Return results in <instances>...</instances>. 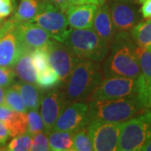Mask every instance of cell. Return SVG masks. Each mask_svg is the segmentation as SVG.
Listing matches in <instances>:
<instances>
[{
  "instance_id": "obj_9",
  "label": "cell",
  "mask_w": 151,
  "mask_h": 151,
  "mask_svg": "<svg viewBox=\"0 0 151 151\" xmlns=\"http://www.w3.org/2000/svg\"><path fill=\"white\" fill-rule=\"evenodd\" d=\"M68 104L65 92L60 85L43 92L40 104V116L47 134L53 129L58 117Z\"/></svg>"
},
{
  "instance_id": "obj_32",
  "label": "cell",
  "mask_w": 151,
  "mask_h": 151,
  "mask_svg": "<svg viewBox=\"0 0 151 151\" xmlns=\"http://www.w3.org/2000/svg\"><path fill=\"white\" fill-rule=\"evenodd\" d=\"M14 11L12 0H0V19L9 16Z\"/></svg>"
},
{
  "instance_id": "obj_13",
  "label": "cell",
  "mask_w": 151,
  "mask_h": 151,
  "mask_svg": "<svg viewBox=\"0 0 151 151\" xmlns=\"http://www.w3.org/2000/svg\"><path fill=\"white\" fill-rule=\"evenodd\" d=\"M16 32L22 47L30 51L38 48H45L53 40L44 29L33 22L19 24Z\"/></svg>"
},
{
  "instance_id": "obj_3",
  "label": "cell",
  "mask_w": 151,
  "mask_h": 151,
  "mask_svg": "<svg viewBox=\"0 0 151 151\" xmlns=\"http://www.w3.org/2000/svg\"><path fill=\"white\" fill-rule=\"evenodd\" d=\"M87 104L89 122L124 123L147 109L137 95L113 100H91Z\"/></svg>"
},
{
  "instance_id": "obj_5",
  "label": "cell",
  "mask_w": 151,
  "mask_h": 151,
  "mask_svg": "<svg viewBox=\"0 0 151 151\" xmlns=\"http://www.w3.org/2000/svg\"><path fill=\"white\" fill-rule=\"evenodd\" d=\"M151 138V111H145L121 124L118 150H141Z\"/></svg>"
},
{
  "instance_id": "obj_15",
  "label": "cell",
  "mask_w": 151,
  "mask_h": 151,
  "mask_svg": "<svg viewBox=\"0 0 151 151\" xmlns=\"http://www.w3.org/2000/svg\"><path fill=\"white\" fill-rule=\"evenodd\" d=\"M24 48L17 35L16 28L0 34V66L13 68Z\"/></svg>"
},
{
  "instance_id": "obj_30",
  "label": "cell",
  "mask_w": 151,
  "mask_h": 151,
  "mask_svg": "<svg viewBox=\"0 0 151 151\" xmlns=\"http://www.w3.org/2000/svg\"><path fill=\"white\" fill-rule=\"evenodd\" d=\"M30 150L48 151L50 150L48 134L45 132H40L32 136V145Z\"/></svg>"
},
{
  "instance_id": "obj_39",
  "label": "cell",
  "mask_w": 151,
  "mask_h": 151,
  "mask_svg": "<svg viewBox=\"0 0 151 151\" xmlns=\"http://www.w3.org/2000/svg\"><path fill=\"white\" fill-rule=\"evenodd\" d=\"M149 108H151V93H150V106H149Z\"/></svg>"
},
{
  "instance_id": "obj_40",
  "label": "cell",
  "mask_w": 151,
  "mask_h": 151,
  "mask_svg": "<svg viewBox=\"0 0 151 151\" xmlns=\"http://www.w3.org/2000/svg\"><path fill=\"white\" fill-rule=\"evenodd\" d=\"M146 49H148L149 50H150V51H151V45H149V46H148V47H147Z\"/></svg>"
},
{
  "instance_id": "obj_14",
  "label": "cell",
  "mask_w": 151,
  "mask_h": 151,
  "mask_svg": "<svg viewBox=\"0 0 151 151\" xmlns=\"http://www.w3.org/2000/svg\"><path fill=\"white\" fill-rule=\"evenodd\" d=\"M137 54L140 66V75L137 78V97L148 108L151 93V51L138 47Z\"/></svg>"
},
{
  "instance_id": "obj_19",
  "label": "cell",
  "mask_w": 151,
  "mask_h": 151,
  "mask_svg": "<svg viewBox=\"0 0 151 151\" xmlns=\"http://www.w3.org/2000/svg\"><path fill=\"white\" fill-rule=\"evenodd\" d=\"M13 70L19 81L35 84L37 81V71L33 64L31 51L24 49L17 59Z\"/></svg>"
},
{
  "instance_id": "obj_37",
  "label": "cell",
  "mask_w": 151,
  "mask_h": 151,
  "mask_svg": "<svg viewBox=\"0 0 151 151\" xmlns=\"http://www.w3.org/2000/svg\"><path fill=\"white\" fill-rule=\"evenodd\" d=\"M4 97H5V88L0 86V106L4 105Z\"/></svg>"
},
{
  "instance_id": "obj_6",
  "label": "cell",
  "mask_w": 151,
  "mask_h": 151,
  "mask_svg": "<svg viewBox=\"0 0 151 151\" xmlns=\"http://www.w3.org/2000/svg\"><path fill=\"white\" fill-rule=\"evenodd\" d=\"M33 23L44 29L53 40L64 43L72 28L65 14L50 1H41Z\"/></svg>"
},
{
  "instance_id": "obj_35",
  "label": "cell",
  "mask_w": 151,
  "mask_h": 151,
  "mask_svg": "<svg viewBox=\"0 0 151 151\" xmlns=\"http://www.w3.org/2000/svg\"><path fill=\"white\" fill-rule=\"evenodd\" d=\"M51 4H53L55 7H57L60 10H61L64 14L67 10V9L71 5L70 0H48Z\"/></svg>"
},
{
  "instance_id": "obj_11",
  "label": "cell",
  "mask_w": 151,
  "mask_h": 151,
  "mask_svg": "<svg viewBox=\"0 0 151 151\" xmlns=\"http://www.w3.org/2000/svg\"><path fill=\"white\" fill-rule=\"evenodd\" d=\"M89 124L88 104L75 102L68 104L60 113L52 130H60L74 133Z\"/></svg>"
},
{
  "instance_id": "obj_1",
  "label": "cell",
  "mask_w": 151,
  "mask_h": 151,
  "mask_svg": "<svg viewBox=\"0 0 151 151\" xmlns=\"http://www.w3.org/2000/svg\"><path fill=\"white\" fill-rule=\"evenodd\" d=\"M137 49L129 31L115 33L109 52L102 65L103 76L138 78L140 66Z\"/></svg>"
},
{
  "instance_id": "obj_22",
  "label": "cell",
  "mask_w": 151,
  "mask_h": 151,
  "mask_svg": "<svg viewBox=\"0 0 151 151\" xmlns=\"http://www.w3.org/2000/svg\"><path fill=\"white\" fill-rule=\"evenodd\" d=\"M42 0H20L14 15L11 19L17 24L23 22H32L37 14Z\"/></svg>"
},
{
  "instance_id": "obj_36",
  "label": "cell",
  "mask_w": 151,
  "mask_h": 151,
  "mask_svg": "<svg viewBox=\"0 0 151 151\" xmlns=\"http://www.w3.org/2000/svg\"><path fill=\"white\" fill-rule=\"evenodd\" d=\"M71 4L80 5V4H96L97 6L104 4L106 0H70Z\"/></svg>"
},
{
  "instance_id": "obj_21",
  "label": "cell",
  "mask_w": 151,
  "mask_h": 151,
  "mask_svg": "<svg viewBox=\"0 0 151 151\" xmlns=\"http://www.w3.org/2000/svg\"><path fill=\"white\" fill-rule=\"evenodd\" d=\"M50 150L53 151H73V133L51 130L48 134Z\"/></svg>"
},
{
  "instance_id": "obj_31",
  "label": "cell",
  "mask_w": 151,
  "mask_h": 151,
  "mask_svg": "<svg viewBox=\"0 0 151 151\" xmlns=\"http://www.w3.org/2000/svg\"><path fill=\"white\" fill-rule=\"evenodd\" d=\"M15 73L13 68L0 66V86L7 88L14 83Z\"/></svg>"
},
{
  "instance_id": "obj_24",
  "label": "cell",
  "mask_w": 151,
  "mask_h": 151,
  "mask_svg": "<svg viewBox=\"0 0 151 151\" xmlns=\"http://www.w3.org/2000/svg\"><path fill=\"white\" fill-rule=\"evenodd\" d=\"M36 83L42 90H50L60 85L59 76L50 65L37 73Z\"/></svg>"
},
{
  "instance_id": "obj_33",
  "label": "cell",
  "mask_w": 151,
  "mask_h": 151,
  "mask_svg": "<svg viewBox=\"0 0 151 151\" xmlns=\"http://www.w3.org/2000/svg\"><path fill=\"white\" fill-rule=\"evenodd\" d=\"M140 4L139 13L144 19H151V0H137Z\"/></svg>"
},
{
  "instance_id": "obj_29",
  "label": "cell",
  "mask_w": 151,
  "mask_h": 151,
  "mask_svg": "<svg viewBox=\"0 0 151 151\" xmlns=\"http://www.w3.org/2000/svg\"><path fill=\"white\" fill-rule=\"evenodd\" d=\"M31 58H32L33 64L37 73L50 66L47 52L45 48H38L33 50L31 51Z\"/></svg>"
},
{
  "instance_id": "obj_23",
  "label": "cell",
  "mask_w": 151,
  "mask_h": 151,
  "mask_svg": "<svg viewBox=\"0 0 151 151\" xmlns=\"http://www.w3.org/2000/svg\"><path fill=\"white\" fill-rule=\"evenodd\" d=\"M132 39L138 47L146 49L151 45V19L139 22L130 29Z\"/></svg>"
},
{
  "instance_id": "obj_41",
  "label": "cell",
  "mask_w": 151,
  "mask_h": 151,
  "mask_svg": "<svg viewBox=\"0 0 151 151\" xmlns=\"http://www.w3.org/2000/svg\"><path fill=\"white\" fill-rule=\"evenodd\" d=\"M2 20H3V19H0V28H1V24H2V23H3Z\"/></svg>"
},
{
  "instance_id": "obj_27",
  "label": "cell",
  "mask_w": 151,
  "mask_h": 151,
  "mask_svg": "<svg viewBox=\"0 0 151 151\" xmlns=\"http://www.w3.org/2000/svg\"><path fill=\"white\" fill-rule=\"evenodd\" d=\"M32 145V135L28 133L18 135L6 146L4 150L9 151H28L31 150Z\"/></svg>"
},
{
  "instance_id": "obj_18",
  "label": "cell",
  "mask_w": 151,
  "mask_h": 151,
  "mask_svg": "<svg viewBox=\"0 0 151 151\" xmlns=\"http://www.w3.org/2000/svg\"><path fill=\"white\" fill-rule=\"evenodd\" d=\"M0 121L8 129L10 137L26 133L27 116L26 113L16 112L6 105L0 106Z\"/></svg>"
},
{
  "instance_id": "obj_25",
  "label": "cell",
  "mask_w": 151,
  "mask_h": 151,
  "mask_svg": "<svg viewBox=\"0 0 151 151\" xmlns=\"http://www.w3.org/2000/svg\"><path fill=\"white\" fill-rule=\"evenodd\" d=\"M92 138L87 126L73 133V151H92Z\"/></svg>"
},
{
  "instance_id": "obj_2",
  "label": "cell",
  "mask_w": 151,
  "mask_h": 151,
  "mask_svg": "<svg viewBox=\"0 0 151 151\" xmlns=\"http://www.w3.org/2000/svg\"><path fill=\"white\" fill-rule=\"evenodd\" d=\"M103 78L101 62L81 59L65 84H60L67 102H85Z\"/></svg>"
},
{
  "instance_id": "obj_20",
  "label": "cell",
  "mask_w": 151,
  "mask_h": 151,
  "mask_svg": "<svg viewBox=\"0 0 151 151\" xmlns=\"http://www.w3.org/2000/svg\"><path fill=\"white\" fill-rule=\"evenodd\" d=\"M12 86L19 92L24 103L29 110H38L43 94L42 89L33 83H28L19 81Z\"/></svg>"
},
{
  "instance_id": "obj_7",
  "label": "cell",
  "mask_w": 151,
  "mask_h": 151,
  "mask_svg": "<svg viewBox=\"0 0 151 151\" xmlns=\"http://www.w3.org/2000/svg\"><path fill=\"white\" fill-rule=\"evenodd\" d=\"M134 95H137V78L105 76L93 90L88 101L113 100Z\"/></svg>"
},
{
  "instance_id": "obj_38",
  "label": "cell",
  "mask_w": 151,
  "mask_h": 151,
  "mask_svg": "<svg viewBox=\"0 0 151 151\" xmlns=\"http://www.w3.org/2000/svg\"><path fill=\"white\" fill-rule=\"evenodd\" d=\"M141 150H145V151H151V138L150 139V140L148 141L146 143L145 145L142 147Z\"/></svg>"
},
{
  "instance_id": "obj_12",
  "label": "cell",
  "mask_w": 151,
  "mask_h": 151,
  "mask_svg": "<svg viewBox=\"0 0 151 151\" xmlns=\"http://www.w3.org/2000/svg\"><path fill=\"white\" fill-rule=\"evenodd\" d=\"M115 31H130L140 20L139 10L130 1L115 0L109 6Z\"/></svg>"
},
{
  "instance_id": "obj_10",
  "label": "cell",
  "mask_w": 151,
  "mask_h": 151,
  "mask_svg": "<svg viewBox=\"0 0 151 151\" xmlns=\"http://www.w3.org/2000/svg\"><path fill=\"white\" fill-rule=\"evenodd\" d=\"M122 123H107L92 120L87 124L93 150H118Z\"/></svg>"
},
{
  "instance_id": "obj_43",
  "label": "cell",
  "mask_w": 151,
  "mask_h": 151,
  "mask_svg": "<svg viewBox=\"0 0 151 151\" xmlns=\"http://www.w3.org/2000/svg\"><path fill=\"white\" fill-rule=\"evenodd\" d=\"M42 1H48V0H42Z\"/></svg>"
},
{
  "instance_id": "obj_4",
  "label": "cell",
  "mask_w": 151,
  "mask_h": 151,
  "mask_svg": "<svg viewBox=\"0 0 151 151\" xmlns=\"http://www.w3.org/2000/svg\"><path fill=\"white\" fill-rule=\"evenodd\" d=\"M65 45L79 58L102 62L108 55L110 45L92 28L72 29L65 39Z\"/></svg>"
},
{
  "instance_id": "obj_26",
  "label": "cell",
  "mask_w": 151,
  "mask_h": 151,
  "mask_svg": "<svg viewBox=\"0 0 151 151\" xmlns=\"http://www.w3.org/2000/svg\"><path fill=\"white\" fill-rule=\"evenodd\" d=\"M4 105L16 112L27 113V108L24 103L19 92L13 86L6 88Z\"/></svg>"
},
{
  "instance_id": "obj_34",
  "label": "cell",
  "mask_w": 151,
  "mask_h": 151,
  "mask_svg": "<svg viewBox=\"0 0 151 151\" xmlns=\"http://www.w3.org/2000/svg\"><path fill=\"white\" fill-rule=\"evenodd\" d=\"M10 137L9 132L6 126L0 121V149L2 150L3 147H4L7 144V141Z\"/></svg>"
},
{
  "instance_id": "obj_42",
  "label": "cell",
  "mask_w": 151,
  "mask_h": 151,
  "mask_svg": "<svg viewBox=\"0 0 151 151\" xmlns=\"http://www.w3.org/2000/svg\"><path fill=\"white\" fill-rule=\"evenodd\" d=\"M119 1H131V0H119Z\"/></svg>"
},
{
  "instance_id": "obj_17",
  "label": "cell",
  "mask_w": 151,
  "mask_h": 151,
  "mask_svg": "<svg viewBox=\"0 0 151 151\" xmlns=\"http://www.w3.org/2000/svg\"><path fill=\"white\" fill-rule=\"evenodd\" d=\"M92 29L111 46L116 31L111 19L109 5L106 3L97 7L93 19Z\"/></svg>"
},
{
  "instance_id": "obj_28",
  "label": "cell",
  "mask_w": 151,
  "mask_h": 151,
  "mask_svg": "<svg viewBox=\"0 0 151 151\" xmlns=\"http://www.w3.org/2000/svg\"><path fill=\"white\" fill-rule=\"evenodd\" d=\"M27 116V130L26 133L30 135H35L45 132V125H44L43 119L38 110H29L26 113Z\"/></svg>"
},
{
  "instance_id": "obj_8",
  "label": "cell",
  "mask_w": 151,
  "mask_h": 151,
  "mask_svg": "<svg viewBox=\"0 0 151 151\" xmlns=\"http://www.w3.org/2000/svg\"><path fill=\"white\" fill-rule=\"evenodd\" d=\"M50 67L59 76L60 84H65L76 65L81 60L64 43L52 40L45 47Z\"/></svg>"
},
{
  "instance_id": "obj_16",
  "label": "cell",
  "mask_w": 151,
  "mask_h": 151,
  "mask_svg": "<svg viewBox=\"0 0 151 151\" xmlns=\"http://www.w3.org/2000/svg\"><path fill=\"white\" fill-rule=\"evenodd\" d=\"M97 7L96 4H71L65 12L69 25L72 29L92 28Z\"/></svg>"
}]
</instances>
